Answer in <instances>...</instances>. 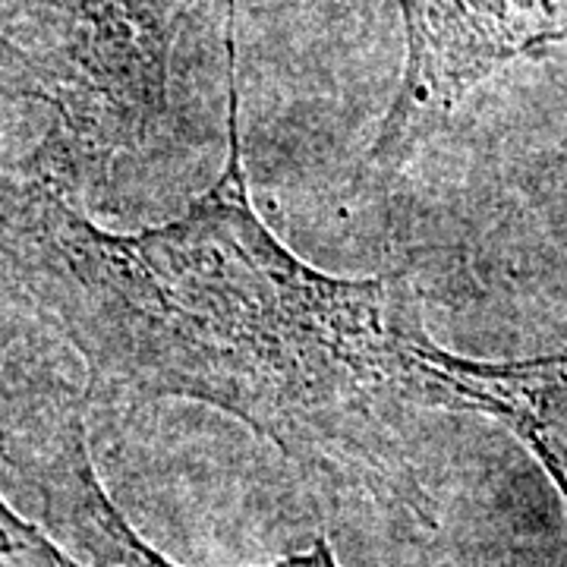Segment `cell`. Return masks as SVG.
<instances>
[{
    "label": "cell",
    "mask_w": 567,
    "mask_h": 567,
    "mask_svg": "<svg viewBox=\"0 0 567 567\" xmlns=\"http://www.w3.org/2000/svg\"><path fill=\"white\" fill-rule=\"evenodd\" d=\"M218 181L174 221L111 234L41 181L0 177V275L76 347L95 391L199 401L334 495L423 514L410 447L432 410L404 275L334 278L256 215L237 89Z\"/></svg>",
    "instance_id": "cell-1"
},
{
    "label": "cell",
    "mask_w": 567,
    "mask_h": 567,
    "mask_svg": "<svg viewBox=\"0 0 567 567\" xmlns=\"http://www.w3.org/2000/svg\"><path fill=\"white\" fill-rule=\"evenodd\" d=\"M406 29L401 89L363 174L391 181L464 95L507 61L551 44L536 0H398Z\"/></svg>",
    "instance_id": "cell-3"
},
{
    "label": "cell",
    "mask_w": 567,
    "mask_h": 567,
    "mask_svg": "<svg viewBox=\"0 0 567 567\" xmlns=\"http://www.w3.org/2000/svg\"><path fill=\"white\" fill-rule=\"evenodd\" d=\"M199 0H92L73 13L63 58L70 80L51 102L48 140L76 183L155 140L167 117L171 58Z\"/></svg>",
    "instance_id": "cell-2"
},
{
    "label": "cell",
    "mask_w": 567,
    "mask_h": 567,
    "mask_svg": "<svg viewBox=\"0 0 567 567\" xmlns=\"http://www.w3.org/2000/svg\"><path fill=\"white\" fill-rule=\"evenodd\" d=\"M416 365L432 410H476L507 425L543 461L567 505V353L483 363L425 334Z\"/></svg>",
    "instance_id": "cell-4"
},
{
    "label": "cell",
    "mask_w": 567,
    "mask_h": 567,
    "mask_svg": "<svg viewBox=\"0 0 567 567\" xmlns=\"http://www.w3.org/2000/svg\"><path fill=\"white\" fill-rule=\"evenodd\" d=\"M536 7L546 17L551 44L555 41H567V0H536Z\"/></svg>",
    "instance_id": "cell-7"
},
{
    "label": "cell",
    "mask_w": 567,
    "mask_h": 567,
    "mask_svg": "<svg viewBox=\"0 0 567 567\" xmlns=\"http://www.w3.org/2000/svg\"><path fill=\"white\" fill-rule=\"evenodd\" d=\"M41 486L48 495V505L54 507L58 520L70 529L82 548H89L95 558L114 561L121 567H177L164 558L162 551L140 539V533L126 524L121 507L111 502V495L99 483V473L89 461V442H85V416L80 406H70L63 423L54 429L51 439V461L41 473ZM268 567H341L334 561L331 548L324 543L284 558Z\"/></svg>",
    "instance_id": "cell-5"
},
{
    "label": "cell",
    "mask_w": 567,
    "mask_h": 567,
    "mask_svg": "<svg viewBox=\"0 0 567 567\" xmlns=\"http://www.w3.org/2000/svg\"><path fill=\"white\" fill-rule=\"evenodd\" d=\"M0 567H85L0 498Z\"/></svg>",
    "instance_id": "cell-6"
}]
</instances>
